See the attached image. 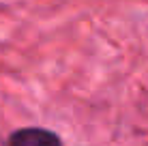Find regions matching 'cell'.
Masks as SVG:
<instances>
[{
  "label": "cell",
  "instance_id": "1",
  "mask_svg": "<svg viewBox=\"0 0 148 146\" xmlns=\"http://www.w3.org/2000/svg\"><path fill=\"white\" fill-rule=\"evenodd\" d=\"M7 146H62L58 133L43 127H24L9 135Z\"/></svg>",
  "mask_w": 148,
  "mask_h": 146
}]
</instances>
